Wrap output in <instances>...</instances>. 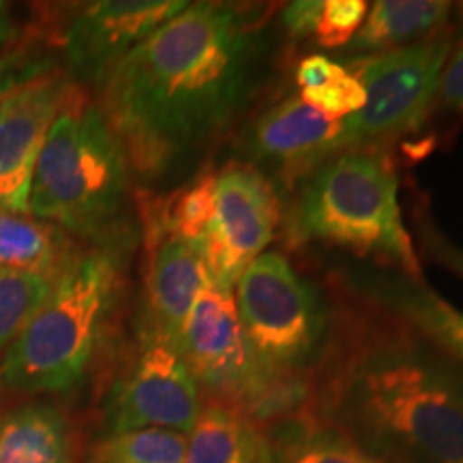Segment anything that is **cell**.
<instances>
[{
    "label": "cell",
    "mask_w": 463,
    "mask_h": 463,
    "mask_svg": "<svg viewBox=\"0 0 463 463\" xmlns=\"http://www.w3.org/2000/svg\"><path fill=\"white\" fill-rule=\"evenodd\" d=\"M269 15L264 5L189 3L97 86L137 176L176 174L239 123L269 71Z\"/></svg>",
    "instance_id": "6da1fadb"
},
{
    "label": "cell",
    "mask_w": 463,
    "mask_h": 463,
    "mask_svg": "<svg viewBox=\"0 0 463 463\" xmlns=\"http://www.w3.org/2000/svg\"><path fill=\"white\" fill-rule=\"evenodd\" d=\"M324 408L380 463H463V364L405 326L358 335Z\"/></svg>",
    "instance_id": "7a4b0ae2"
},
{
    "label": "cell",
    "mask_w": 463,
    "mask_h": 463,
    "mask_svg": "<svg viewBox=\"0 0 463 463\" xmlns=\"http://www.w3.org/2000/svg\"><path fill=\"white\" fill-rule=\"evenodd\" d=\"M129 249L127 232L118 230L69 260L50 297L5 350V386L67 392L86 378L118 307Z\"/></svg>",
    "instance_id": "3957f363"
},
{
    "label": "cell",
    "mask_w": 463,
    "mask_h": 463,
    "mask_svg": "<svg viewBox=\"0 0 463 463\" xmlns=\"http://www.w3.org/2000/svg\"><path fill=\"white\" fill-rule=\"evenodd\" d=\"M292 245H322L425 279L399 204V176L382 150L335 155L298 183L286 217Z\"/></svg>",
    "instance_id": "277c9868"
},
{
    "label": "cell",
    "mask_w": 463,
    "mask_h": 463,
    "mask_svg": "<svg viewBox=\"0 0 463 463\" xmlns=\"http://www.w3.org/2000/svg\"><path fill=\"white\" fill-rule=\"evenodd\" d=\"M129 170L99 103L78 84L45 136L28 191V215L80 239H108L120 230Z\"/></svg>",
    "instance_id": "5b68a950"
},
{
    "label": "cell",
    "mask_w": 463,
    "mask_h": 463,
    "mask_svg": "<svg viewBox=\"0 0 463 463\" xmlns=\"http://www.w3.org/2000/svg\"><path fill=\"white\" fill-rule=\"evenodd\" d=\"M242 333L264 373H300L328 341L331 311L283 253L264 251L234 286Z\"/></svg>",
    "instance_id": "8992f818"
},
{
    "label": "cell",
    "mask_w": 463,
    "mask_h": 463,
    "mask_svg": "<svg viewBox=\"0 0 463 463\" xmlns=\"http://www.w3.org/2000/svg\"><path fill=\"white\" fill-rule=\"evenodd\" d=\"M453 50V28L405 48L356 56L344 65L363 84L364 108L347 116V146L382 150L425 123Z\"/></svg>",
    "instance_id": "52a82bcc"
},
{
    "label": "cell",
    "mask_w": 463,
    "mask_h": 463,
    "mask_svg": "<svg viewBox=\"0 0 463 463\" xmlns=\"http://www.w3.org/2000/svg\"><path fill=\"white\" fill-rule=\"evenodd\" d=\"M202 410L200 384L176 347L140 328V344L114 382L103 410V431H191Z\"/></svg>",
    "instance_id": "ba28073f"
},
{
    "label": "cell",
    "mask_w": 463,
    "mask_h": 463,
    "mask_svg": "<svg viewBox=\"0 0 463 463\" xmlns=\"http://www.w3.org/2000/svg\"><path fill=\"white\" fill-rule=\"evenodd\" d=\"M281 223L277 187L245 161H230L217 172L215 213L202 258L208 279L234 289L247 266L275 241Z\"/></svg>",
    "instance_id": "9c48e42d"
},
{
    "label": "cell",
    "mask_w": 463,
    "mask_h": 463,
    "mask_svg": "<svg viewBox=\"0 0 463 463\" xmlns=\"http://www.w3.org/2000/svg\"><path fill=\"white\" fill-rule=\"evenodd\" d=\"M178 354L200 386L232 403H245L269 378L249 350L234 289H225L211 279L202 286L191 307Z\"/></svg>",
    "instance_id": "30bf717a"
},
{
    "label": "cell",
    "mask_w": 463,
    "mask_h": 463,
    "mask_svg": "<svg viewBox=\"0 0 463 463\" xmlns=\"http://www.w3.org/2000/svg\"><path fill=\"white\" fill-rule=\"evenodd\" d=\"M242 161L275 184L292 187L347 146L345 118H328L288 95L258 114L239 140Z\"/></svg>",
    "instance_id": "8fae6325"
},
{
    "label": "cell",
    "mask_w": 463,
    "mask_h": 463,
    "mask_svg": "<svg viewBox=\"0 0 463 463\" xmlns=\"http://www.w3.org/2000/svg\"><path fill=\"white\" fill-rule=\"evenodd\" d=\"M67 71L43 67L0 103V208L28 215V191L56 114L75 89Z\"/></svg>",
    "instance_id": "7c38bea8"
},
{
    "label": "cell",
    "mask_w": 463,
    "mask_h": 463,
    "mask_svg": "<svg viewBox=\"0 0 463 463\" xmlns=\"http://www.w3.org/2000/svg\"><path fill=\"white\" fill-rule=\"evenodd\" d=\"M187 5L184 0H101L84 5L62 37L67 75L80 86H99L131 50Z\"/></svg>",
    "instance_id": "4fadbf2b"
},
{
    "label": "cell",
    "mask_w": 463,
    "mask_h": 463,
    "mask_svg": "<svg viewBox=\"0 0 463 463\" xmlns=\"http://www.w3.org/2000/svg\"><path fill=\"white\" fill-rule=\"evenodd\" d=\"M337 279L347 292L384 311L463 364V311L425 279L382 266H341Z\"/></svg>",
    "instance_id": "5bb4252c"
},
{
    "label": "cell",
    "mask_w": 463,
    "mask_h": 463,
    "mask_svg": "<svg viewBox=\"0 0 463 463\" xmlns=\"http://www.w3.org/2000/svg\"><path fill=\"white\" fill-rule=\"evenodd\" d=\"M148 269L144 288V331L178 350L184 322L208 281L204 258L189 242L148 232Z\"/></svg>",
    "instance_id": "9a60e30c"
},
{
    "label": "cell",
    "mask_w": 463,
    "mask_h": 463,
    "mask_svg": "<svg viewBox=\"0 0 463 463\" xmlns=\"http://www.w3.org/2000/svg\"><path fill=\"white\" fill-rule=\"evenodd\" d=\"M450 11L447 0H378L345 50L372 56L425 42L447 28Z\"/></svg>",
    "instance_id": "2e32d148"
},
{
    "label": "cell",
    "mask_w": 463,
    "mask_h": 463,
    "mask_svg": "<svg viewBox=\"0 0 463 463\" xmlns=\"http://www.w3.org/2000/svg\"><path fill=\"white\" fill-rule=\"evenodd\" d=\"M184 463H270V449L239 408L211 403L187 433Z\"/></svg>",
    "instance_id": "e0dca14e"
},
{
    "label": "cell",
    "mask_w": 463,
    "mask_h": 463,
    "mask_svg": "<svg viewBox=\"0 0 463 463\" xmlns=\"http://www.w3.org/2000/svg\"><path fill=\"white\" fill-rule=\"evenodd\" d=\"M71 433L56 408L28 403L0 416V463H71Z\"/></svg>",
    "instance_id": "ac0fdd59"
},
{
    "label": "cell",
    "mask_w": 463,
    "mask_h": 463,
    "mask_svg": "<svg viewBox=\"0 0 463 463\" xmlns=\"http://www.w3.org/2000/svg\"><path fill=\"white\" fill-rule=\"evenodd\" d=\"M75 253L56 225L0 208V269L56 279Z\"/></svg>",
    "instance_id": "d6986e66"
},
{
    "label": "cell",
    "mask_w": 463,
    "mask_h": 463,
    "mask_svg": "<svg viewBox=\"0 0 463 463\" xmlns=\"http://www.w3.org/2000/svg\"><path fill=\"white\" fill-rule=\"evenodd\" d=\"M266 442L270 463H380L335 427L307 416L277 422Z\"/></svg>",
    "instance_id": "ffe728a7"
},
{
    "label": "cell",
    "mask_w": 463,
    "mask_h": 463,
    "mask_svg": "<svg viewBox=\"0 0 463 463\" xmlns=\"http://www.w3.org/2000/svg\"><path fill=\"white\" fill-rule=\"evenodd\" d=\"M215 184L217 172L202 170L194 181L181 187L170 200L157 204L146 213L148 232H164L189 242L202 253L215 213Z\"/></svg>",
    "instance_id": "44dd1931"
},
{
    "label": "cell",
    "mask_w": 463,
    "mask_h": 463,
    "mask_svg": "<svg viewBox=\"0 0 463 463\" xmlns=\"http://www.w3.org/2000/svg\"><path fill=\"white\" fill-rule=\"evenodd\" d=\"M187 436L170 430L103 433L89 453V463H184Z\"/></svg>",
    "instance_id": "7402d4cb"
},
{
    "label": "cell",
    "mask_w": 463,
    "mask_h": 463,
    "mask_svg": "<svg viewBox=\"0 0 463 463\" xmlns=\"http://www.w3.org/2000/svg\"><path fill=\"white\" fill-rule=\"evenodd\" d=\"M54 281L45 275L0 269V352L24 331L34 311L50 297Z\"/></svg>",
    "instance_id": "603a6c76"
},
{
    "label": "cell",
    "mask_w": 463,
    "mask_h": 463,
    "mask_svg": "<svg viewBox=\"0 0 463 463\" xmlns=\"http://www.w3.org/2000/svg\"><path fill=\"white\" fill-rule=\"evenodd\" d=\"M369 5L364 0H324L311 43L317 48H347L361 31Z\"/></svg>",
    "instance_id": "cb8c5ba5"
},
{
    "label": "cell",
    "mask_w": 463,
    "mask_h": 463,
    "mask_svg": "<svg viewBox=\"0 0 463 463\" xmlns=\"http://www.w3.org/2000/svg\"><path fill=\"white\" fill-rule=\"evenodd\" d=\"M300 99L328 118H347L364 108L367 95L363 84L345 69L344 75L335 78L333 82L317 86V89L300 90Z\"/></svg>",
    "instance_id": "d4e9b609"
},
{
    "label": "cell",
    "mask_w": 463,
    "mask_h": 463,
    "mask_svg": "<svg viewBox=\"0 0 463 463\" xmlns=\"http://www.w3.org/2000/svg\"><path fill=\"white\" fill-rule=\"evenodd\" d=\"M324 0H297V3H288L281 9L279 24L281 31L288 34L289 42H311L314 39L317 17L322 14Z\"/></svg>",
    "instance_id": "484cf974"
},
{
    "label": "cell",
    "mask_w": 463,
    "mask_h": 463,
    "mask_svg": "<svg viewBox=\"0 0 463 463\" xmlns=\"http://www.w3.org/2000/svg\"><path fill=\"white\" fill-rule=\"evenodd\" d=\"M419 230L420 242L422 247H425V251L430 253L436 262L447 266L449 270H453V273L463 277V249L457 247L455 242H450L427 217H422Z\"/></svg>",
    "instance_id": "4316f807"
},
{
    "label": "cell",
    "mask_w": 463,
    "mask_h": 463,
    "mask_svg": "<svg viewBox=\"0 0 463 463\" xmlns=\"http://www.w3.org/2000/svg\"><path fill=\"white\" fill-rule=\"evenodd\" d=\"M344 73L345 67L341 65V62H335L333 58L324 54H309L305 56L303 61H298L294 78H297L298 90H309L333 82L335 78H339V75Z\"/></svg>",
    "instance_id": "83f0119b"
},
{
    "label": "cell",
    "mask_w": 463,
    "mask_h": 463,
    "mask_svg": "<svg viewBox=\"0 0 463 463\" xmlns=\"http://www.w3.org/2000/svg\"><path fill=\"white\" fill-rule=\"evenodd\" d=\"M436 99L442 106L463 112V42L457 45L450 61L442 69Z\"/></svg>",
    "instance_id": "f1b7e54d"
},
{
    "label": "cell",
    "mask_w": 463,
    "mask_h": 463,
    "mask_svg": "<svg viewBox=\"0 0 463 463\" xmlns=\"http://www.w3.org/2000/svg\"><path fill=\"white\" fill-rule=\"evenodd\" d=\"M43 67L48 65L26 61L24 54H20L17 50H11L7 54L0 56V103L5 101V97H7L17 84L24 82L28 75H33Z\"/></svg>",
    "instance_id": "f546056e"
},
{
    "label": "cell",
    "mask_w": 463,
    "mask_h": 463,
    "mask_svg": "<svg viewBox=\"0 0 463 463\" xmlns=\"http://www.w3.org/2000/svg\"><path fill=\"white\" fill-rule=\"evenodd\" d=\"M15 39H17V26L14 22V15H11L9 5L0 3V56L7 54Z\"/></svg>",
    "instance_id": "4dcf8cb0"
},
{
    "label": "cell",
    "mask_w": 463,
    "mask_h": 463,
    "mask_svg": "<svg viewBox=\"0 0 463 463\" xmlns=\"http://www.w3.org/2000/svg\"><path fill=\"white\" fill-rule=\"evenodd\" d=\"M459 17H461V31H463V3L459 5Z\"/></svg>",
    "instance_id": "1f68e13d"
}]
</instances>
